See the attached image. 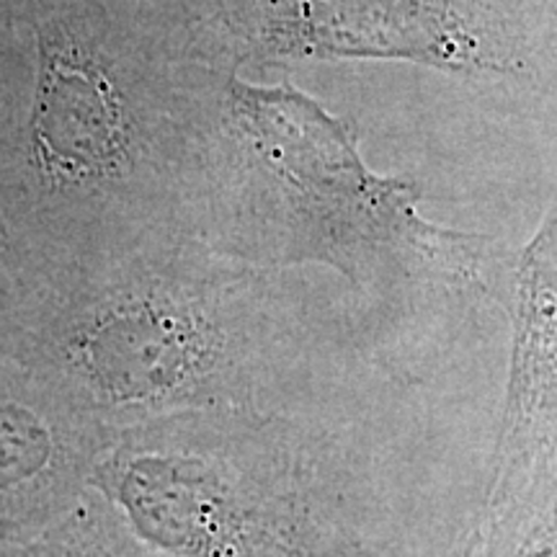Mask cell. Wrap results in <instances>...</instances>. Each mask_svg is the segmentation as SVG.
I'll list each match as a JSON object with an SVG mask.
<instances>
[{
  "instance_id": "5b68a950",
  "label": "cell",
  "mask_w": 557,
  "mask_h": 557,
  "mask_svg": "<svg viewBox=\"0 0 557 557\" xmlns=\"http://www.w3.org/2000/svg\"><path fill=\"white\" fill-rule=\"evenodd\" d=\"M34 143L54 178L88 181L114 169L124 148L122 103L99 67L65 52L45 62Z\"/></svg>"
},
{
  "instance_id": "3957f363",
  "label": "cell",
  "mask_w": 557,
  "mask_h": 557,
  "mask_svg": "<svg viewBox=\"0 0 557 557\" xmlns=\"http://www.w3.org/2000/svg\"><path fill=\"white\" fill-rule=\"evenodd\" d=\"M233 99L263 156L302 194L308 214L333 233L436 240L416 214L413 186L380 178L344 122L292 86L233 83Z\"/></svg>"
},
{
  "instance_id": "8992f818",
  "label": "cell",
  "mask_w": 557,
  "mask_h": 557,
  "mask_svg": "<svg viewBox=\"0 0 557 557\" xmlns=\"http://www.w3.org/2000/svg\"><path fill=\"white\" fill-rule=\"evenodd\" d=\"M0 557H176L150 545L127 519L88 487L67 513L29 540L0 545Z\"/></svg>"
},
{
  "instance_id": "52a82bcc",
  "label": "cell",
  "mask_w": 557,
  "mask_h": 557,
  "mask_svg": "<svg viewBox=\"0 0 557 557\" xmlns=\"http://www.w3.org/2000/svg\"><path fill=\"white\" fill-rule=\"evenodd\" d=\"M11 233H9V225H5L3 220V212H0V256H9L11 253Z\"/></svg>"
},
{
  "instance_id": "6da1fadb",
  "label": "cell",
  "mask_w": 557,
  "mask_h": 557,
  "mask_svg": "<svg viewBox=\"0 0 557 557\" xmlns=\"http://www.w3.org/2000/svg\"><path fill=\"white\" fill-rule=\"evenodd\" d=\"M267 413L191 410L132 429L96 459L90 487L176 557H331L323 436Z\"/></svg>"
},
{
  "instance_id": "277c9868",
  "label": "cell",
  "mask_w": 557,
  "mask_h": 557,
  "mask_svg": "<svg viewBox=\"0 0 557 557\" xmlns=\"http://www.w3.org/2000/svg\"><path fill=\"white\" fill-rule=\"evenodd\" d=\"M103 449L86 421L0 351V545L34 537L78 504Z\"/></svg>"
},
{
  "instance_id": "7a4b0ae2",
  "label": "cell",
  "mask_w": 557,
  "mask_h": 557,
  "mask_svg": "<svg viewBox=\"0 0 557 557\" xmlns=\"http://www.w3.org/2000/svg\"><path fill=\"white\" fill-rule=\"evenodd\" d=\"M194 276H114L54 305L0 351L45 382L101 442L191 410H267L287 395L263 357Z\"/></svg>"
}]
</instances>
